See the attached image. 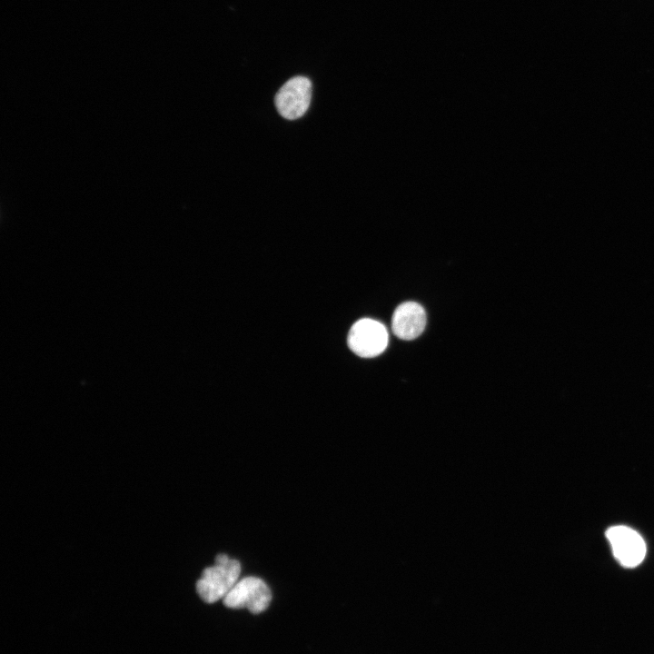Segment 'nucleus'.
Here are the masks:
<instances>
[{"label":"nucleus","instance_id":"nucleus-1","mask_svg":"<svg viewBox=\"0 0 654 654\" xmlns=\"http://www.w3.org/2000/svg\"><path fill=\"white\" fill-rule=\"evenodd\" d=\"M241 564L225 554H219L215 564L203 570L196 582V590L206 603L223 599L238 581Z\"/></svg>","mask_w":654,"mask_h":654},{"label":"nucleus","instance_id":"nucleus-4","mask_svg":"<svg viewBox=\"0 0 654 654\" xmlns=\"http://www.w3.org/2000/svg\"><path fill=\"white\" fill-rule=\"evenodd\" d=\"M312 99V83L305 76L289 79L277 92L274 104L285 119L295 120L308 110Z\"/></svg>","mask_w":654,"mask_h":654},{"label":"nucleus","instance_id":"nucleus-5","mask_svg":"<svg viewBox=\"0 0 654 654\" xmlns=\"http://www.w3.org/2000/svg\"><path fill=\"white\" fill-rule=\"evenodd\" d=\"M617 560L624 567L634 568L640 564L646 555V544L642 537L631 528L612 526L606 531Z\"/></svg>","mask_w":654,"mask_h":654},{"label":"nucleus","instance_id":"nucleus-6","mask_svg":"<svg viewBox=\"0 0 654 654\" xmlns=\"http://www.w3.org/2000/svg\"><path fill=\"white\" fill-rule=\"evenodd\" d=\"M426 320V312L421 305L414 302H406L395 309L391 319V329L398 338L411 341L421 334Z\"/></svg>","mask_w":654,"mask_h":654},{"label":"nucleus","instance_id":"nucleus-3","mask_svg":"<svg viewBox=\"0 0 654 654\" xmlns=\"http://www.w3.org/2000/svg\"><path fill=\"white\" fill-rule=\"evenodd\" d=\"M271 600L272 593L267 584L251 576L238 580L223 599V603L227 608H246L250 612L258 614L268 608Z\"/></svg>","mask_w":654,"mask_h":654},{"label":"nucleus","instance_id":"nucleus-2","mask_svg":"<svg viewBox=\"0 0 654 654\" xmlns=\"http://www.w3.org/2000/svg\"><path fill=\"white\" fill-rule=\"evenodd\" d=\"M388 332L380 322L363 318L351 327L347 343L356 355L363 358H372L384 352L388 344Z\"/></svg>","mask_w":654,"mask_h":654}]
</instances>
